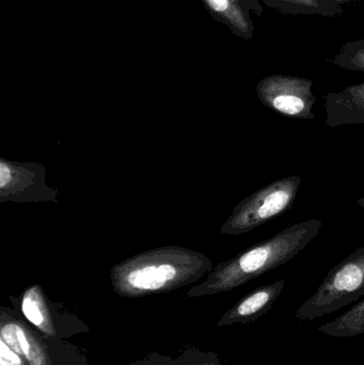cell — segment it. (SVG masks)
Instances as JSON below:
<instances>
[{
    "label": "cell",
    "mask_w": 364,
    "mask_h": 365,
    "mask_svg": "<svg viewBox=\"0 0 364 365\" xmlns=\"http://www.w3.org/2000/svg\"><path fill=\"white\" fill-rule=\"evenodd\" d=\"M364 295V247L331 268L316 293L295 313L298 321L310 322L333 314Z\"/></svg>",
    "instance_id": "4"
},
{
    "label": "cell",
    "mask_w": 364,
    "mask_h": 365,
    "mask_svg": "<svg viewBox=\"0 0 364 365\" xmlns=\"http://www.w3.org/2000/svg\"><path fill=\"white\" fill-rule=\"evenodd\" d=\"M213 268L212 259L199 251L180 246L160 247L113 266L111 287L125 298L169 293L198 282Z\"/></svg>",
    "instance_id": "1"
},
{
    "label": "cell",
    "mask_w": 364,
    "mask_h": 365,
    "mask_svg": "<svg viewBox=\"0 0 364 365\" xmlns=\"http://www.w3.org/2000/svg\"><path fill=\"white\" fill-rule=\"evenodd\" d=\"M313 81L303 77L274 74L256 85L258 98L274 113L296 120H314Z\"/></svg>",
    "instance_id": "7"
},
{
    "label": "cell",
    "mask_w": 364,
    "mask_h": 365,
    "mask_svg": "<svg viewBox=\"0 0 364 365\" xmlns=\"http://www.w3.org/2000/svg\"><path fill=\"white\" fill-rule=\"evenodd\" d=\"M9 298L13 309L43 336L68 340L89 331L77 315L51 302L38 284L27 287L19 297Z\"/></svg>",
    "instance_id": "6"
},
{
    "label": "cell",
    "mask_w": 364,
    "mask_h": 365,
    "mask_svg": "<svg viewBox=\"0 0 364 365\" xmlns=\"http://www.w3.org/2000/svg\"><path fill=\"white\" fill-rule=\"evenodd\" d=\"M326 124L339 128L364 124V81L324 96Z\"/></svg>",
    "instance_id": "10"
},
{
    "label": "cell",
    "mask_w": 364,
    "mask_h": 365,
    "mask_svg": "<svg viewBox=\"0 0 364 365\" xmlns=\"http://www.w3.org/2000/svg\"><path fill=\"white\" fill-rule=\"evenodd\" d=\"M318 331L333 338H355L364 334V300L350 310L318 328Z\"/></svg>",
    "instance_id": "13"
},
{
    "label": "cell",
    "mask_w": 364,
    "mask_h": 365,
    "mask_svg": "<svg viewBox=\"0 0 364 365\" xmlns=\"http://www.w3.org/2000/svg\"><path fill=\"white\" fill-rule=\"evenodd\" d=\"M329 1L335 2V4H340L341 6H350L354 4L355 0H329Z\"/></svg>",
    "instance_id": "17"
},
{
    "label": "cell",
    "mask_w": 364,
    "mask_h": 365,
    "mask_svg": "<svg viewBox=\"0 0 364 365\" xmlns=\"http://www.w3.org/2000/svg\"><path fill=\"white\" fill-rule=\"evenodd\" d=\"M356 203L358 204L359 206H361V207L364 208V197L357 200Z\"/></svg>",
    "instance_id": "18"
},
{
    "label": "cell",
    "mask_w": 364,
    "mask_h": 365,
    "mask_svg": "<svg viewBox=\"0 0 364 365\" xmlns=\"http://www.w3.org/2000/svg\"><path fill=\"white\" fill-rule=\"evenodd\" d=\"M207 10L216 21L224 24L231 31L244 40L254 38V25L241 0H202Z\"/></svg>",
    "instance_id": "11"
},
{
    "label": "cell",
    "mask_w": 364,
    "mask_h": 365,
    "mask_svg": "<svg viewBox=\"0 0 364 365\" xmlns=\"http://www.w3.org/2000/svg\"><path fill=\"white\" fill-rule=\"evenodd\" d=\"M57 189L46 184L45 167L34 163L0 160V202L58 203Z\"/></svg>",
    "instance_id": "8"
},
{
    "label": "cell",
    "mask_w": 364,
    "mask_h": 365,
    "mask_svg": "<svg viewBox=\"0 0 364 365\" xmlns=\"http://www.w3.org/2000/svg\"><path fill=\"white\" fill-rule=\"evenodd\" d=\"M128 365H222L219 357L214 351H203L198 349H187L179 357L162 355L158 353L147 354L140 359Z\"/></svg>",
    "instance_id": "14"
},
{
    "label": "cell",
    "mask_w": 364,
    "mask_h": 365,
    "mask_svg": "<svg viewBox=\"0 0 364 365\" xmlns=\"http://www.w3.org/2000/svg\"><path fill=\"white\" fill-rule=\"evenodd\" d=\"M301 178L291 175L266 185L239 202L222 225L224 235H241L288 212L298 195Z\"/></svg>",
    "instance_id": "5"
},
{
    "label": "cell",
    "mask_w": 364,
    "mask_h": 365,
    "mask_svg": "<svg viewBox=\"0 0 364 365\" xmlns=\"http://www.w3.org/2000/svg\"><path fill=\"white\" fill-rule=\"evenodd\" d=\"M284 285L286 280L281 279L250 292L222 315L217 327L248 325L264 317L281 295Z\"/></svg>",
    "instance_id": "9"
},
{
    "label": "cell",
    "mask_w": 364,
    "mask_h": 365,
    "mask_svg": "<svg viewBox=\"0 0 364 365\" xmlns=\"http://www.w3.org/2000/svg\"><path fill=\"white\" fill-rule=\"evenodd\" d=\"M0 340L28 365H89L78 347L36 331L14 309H0Z\"/></svg>",
    "instance_id": "3"
},
{
    "label": "cell",
    "mask_w": 364,
    "mask_h": 365,
    "mask_svg": "<svg viewBox=\"0 0 364 365\" xmlns=\"http://www.w3.org/2000/svg\"><path fill=\"white\" fill-rule=\"evenodd\" d=\"M322 221L310 219L295 223L273 237L250 247L236 257L220 262L204 281L188 291V298L233 291L294 259L320 234Z\"/></svg>",
    "instance_id": "2"
},
{
    "label": "cell",
    "mask_w": 364,
    "mask_h": 365,
    "mask_svg": "<svg viewBox=\"0 0 364 365\" xmlns=\"http://www.w3.org/2000/svg\"><path fill=\"white\" fill-rule=\"evenodd\" d=\"M329 61L343 70L364 73V38L345 43Z\"/></svg>",
    "instance_id": "15"
},
{
    "label": "cell",
    "mask_w": 364,
    "mask_h": 365,
    "mask_svg": "<svg viewBox=\"0 0 364 365\" xmlns=\"http://www.w3.org/2000/svg\"><path fill=\"white\" fill-rule=\"evenodd\" d=\"M0 365H28L6 342L0 340Z\"/></svg>",
    "instance_id": "16"
},
{
    "label": "cell",
    "mask_w": 364,
    "mask_h": 365,
    "mask_svg": "<svg viewBox=\"0 0 364 365\" xmlns=\"http://www.w3.org/2000/svg\"><path fill=\"white\" fill-rule=\"evenodd\" d=\"M269 8L284 15H318L336 19L343 15V6L329 0H263Z\"/></svg>",
    "instance_id": "12"
}]
</instances>
